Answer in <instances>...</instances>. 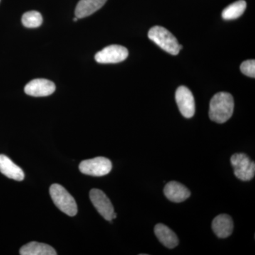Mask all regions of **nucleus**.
Instances as JSON below:
<instances>
[{
  "label": "nucleus",
  "mask_w": 255,
  "mask_h": 255,
  "mask_svg": "<svg viewBox=\"0 0 255 255\" xmlns=\"http://www.w3.org/2000/svg\"><path fill=\"white\" fill-rule=\"evenodd\" d=\"M234 110L233 96L228 92H219L210 102L209 117L211 121L223 124L231 118Z\"/></svg>",
  "instance_id": "nucleus-1"
},
{
  "label": "nucleus",
  "mask_w": 255,
  "mask_h": 255,
  "mask_svg": "<svg viewBox=\"0 0 255 255\" xmlns=\"http://www.w3.org/2000/svg\"><path fill=\"white\" fill-rule=\"evenodd\" d=\"M148 38L169 54L177 55L182 48L174 35L162 26L151 28L148 32Z\"/></svg>",
  "instance_id": "nucleus-2"
},
{
  "label": "nucleus",
  "mask_w": 255,
  "mask_h": 255,
  "mask_svg": "<svg viewBox=\"0 0 255 255\" xmlns=\"http://www.w3.org/2000/svg\"><path fill=\"white\" fill-rule=\"evenodd\" d=\"M50 195L55 205L62 212L71 217L76 216L78 213L76 201L63 186L58 184L51 185L50 187Z\"/></svg>",
  "instance_id": "nucleus-3"
},
{
  "label": "nucleus",
  "mask_w": 255,
  "mask_h": 255,
  "mask_svg": "<svg viewBox=\"0 0 255 255\" xmlns=\"http://www.w3.org/2000/svg\"><path fill=\"white\" fill-rule=\"evenodd\" d=\"M234 174L242 181L247 182L255 177V163L245 153H236L231 158Z\"/></svg>",
  "instance_id": "nucleus-4"
},
{
  "label": "nucleus",
  "mask_w": 255,
  "mask_h": 255,
  "mask_svg": "<svg viewBox=\"0 0 255 255\" xmlns=\"http://www.w3.org/2000/svg\"><path fill=\"white\" fill-rule=\"evenodd\" d=\"M80 172L93 177H102L110 173L112 169V162L104 157L86 159L79 166Z\"/></svg>",
  "instance_id": "nucleus-5"
},
{
  "label": "nucleus",
  "mask_w": 255,
  "mask_h": 255,
  "mask_svg": "<svg viewBox=\"0 0 255 255\" xmlns=\"http://www.w3.org/2000/svg\"><path fill=\"white\" fill-rule=\"evenodd\" d=\"M128 56L127 48L119 45L106 47L95 55V60L99 63H119L125 60Z\"/></svg>",
  "instance_id": "nucleus-6"
},
{
  "label": "nucleus",
  "mask_w": 255,
  "mask_h": 255,
  "mask_svg": "<svg viewBox=\"0 0 255 255\" xmlns=\"http://www.w3.org/2000/svg\"><path fill=\"white\" fill-rule=\"evenodd\" d=\"M90 198L101 216L107 221H112L114 214V206L107 195L100 189H93L90 191Z\"/></svg>",
  "instance_id": "nucleus-7"
},
{
  "label": "nucleus",
  "mask_w": 255,
  "mask_h": 255,
  "mask_svg": "<svg viewBox=\"0 0 255 255\" xmlns=\"http://www.w3.org/2000/svg\"><path fill=\"white\" fill-rule=\"evenodd\" d=\"M175 100L178 108L183 117L190 119L195 114V101L192 93L187 87H178L175 94Z\"/></svg>",
  "instance_id": "nucleus-8"
},
{
  "label": "nucleus",
  "mask_w": 255,
  "mask_h": 255,
  "mask_svg": "<svg viewBox=\"0 0 255 255\" xmlns=\"http://www.w3.org/2000/svg\"><path fill=\"white\" fill-rule=\"evenodd\" d=\"M55 85L53 82L46 79H36L28 82L24 88L26 95L32 97H47L54 93Z\"/></svg>",
  "instance_id": "nucleus-9"
},
{
  "label": "nucleus",
  "mask_w": 255,
  "mask_h": 255,
  "mask_svg": "<svg viewBox=\"0 0 255 255\" xmlns=\"http://www.w3.org/2000/svg\"><path fill=\"white\" fill-rule=\"evenodd\" d=\"M164 194L169 201L180 203L187 200L191 195L190 191L185 186L177 182H170L164 188Z\"/></svg>",
  "instance_id": "nucleus-10"
},
{
  "label": "nucleus",
  "mask_w": 255,
  "mask_h": 255,
  "mask_svg": "<svg viewBox=\"0 0 255 255\" xmlns=\"http://www.w3.org/2000/svg\"><path fill=\"white\" fill-rule=\"evenodd\" d=\"M232 218L227 214L216 216L212 222V229L219 238H226L232 234L233 231Z\"/></svg>",
  "instance_id": "nucleus-11"
},
{
  "label": "nucleus",
  "mask_w": 255,
  "mask_h": 255,
  "mask_svg": "<svg viewBox=\"0 0 255 255\" xmlns=\"http://www.w3.org/2000/svg\"><path fill=\"white\" fill-rule=\"evenodd\" d=\"M0 172L9 179L16 181H22L25 177L24 172L21 167L4 155H0Z\"/></svg>",
  "instance_id": "nucleus-12"
},
{
  "label": "nucleus",
  "mask_w": 255,
  "mask_h": 255,
  "mask_svg": "<svg viewBox=\"0 0 255 255\" xmlns=\"http://www.w3.org/2000/svg\"><path fill=\"white\" fill-rule=\"evenodd\" d=\"M154 231L156 237L166 248L173 249L179 244L177 235L165 225L162 223L156 225Z\"/></svg>",
  "instance_id": "nucleus-13"
},
{
  "label": "nucleus",
  "mask_w": 255,
  "mask_h": 255,
  "mask_svg": "<svg viewBox=\"0 0 255 255\" xmlns=\"http://www.w3.org/2000/svg\"><path fill=\"white\" fill-rule=\"evenodd\" d=\"M107 0H80L75 9V16L82 18L90 16L101 9Z\"/></svg>",
  "instance_id": "nucleus-14"
},
{
  "label": "nucleus",
  "mask_w": 255,
  "mask_h": 255,
  "mask_svg": "<svg viewBox=\"0 0 255 255\" xmlns=\"http://www.w3.org/2000/svg\"><path fill=\"white\" fill-rule=\"evenodd\" d=\"M21 255H56V251L53 247L44 243L31 242L21 247L20 249Z\"/></svg>",
  "instance_id": "nucleus-15"
},
{
  "label": "nucleus",
  "mask_w": 255,
  "mask_h": 255,
  "mask_svg": "<svg viewBox=\"0 0 255 255\" xmlns=\"http://www.w3.org/2000/svg\"><path fill=\"white\" fill-rule=\"evenodd\" d=\"M246 7L247 3L245 0H238L223 10L222 17L226 20L236 19L243 15Z\"/></svg>",
  "instance_id": "nucleus-16"
},
{
  "label": "nucleus",
  "mask_w": 255,
  "mask_h": 255,
  "mask_svg": "<svg viewBox=\"0 0 255 255\" xmlns=\"http://www.w3.org/2000/svg\"><path fill=\"white\" fill-rule=\"evenodd\" d=\"M21 21L25 27L37 28L43 23V17L38 11H31L23 15Z\"/></svg>",
  "instance_id": "nucleus-17"
},
{
  "label": "nucleus",
  "mask_w": 255,
  "mask_h": 255,
  "mask_svg": "<svg viewBox=\"0 0 255 255\" xmlns=\"http://www.w3.org/2000/svg\"><path fill=\"white\" fill-rule=\"evenodd\" d=\"M242 73L251 78H255V60H248L243 62L241 65Z\"/></svg>",
  "instance_id": "nucleus-18"
},
{
  "label": "nucleus",
  "mask_w": 255,
  "mask_h": 255,
  "mask_svg": "<svg viewBox=\"0 0 255 255\" xmlns=\"http://www.w3.org/2000/svg\"><path fill=\"white\" fill-rule=\"evenodd\" d=\"M78 19H79V18L78 17H75V18H73V21H78Z\"/></svg>",
  "instance_id": "nucleus-19"
}]
</instances>
